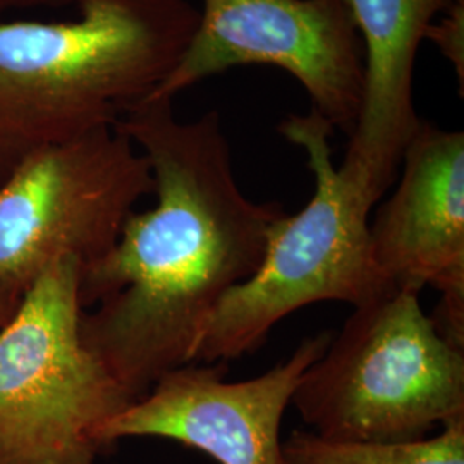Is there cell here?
I'll use <instances>...</instances> for the list:
<instances>
[{
  "label": "cell",
  "mask_w": 464,
  "mask_h": 464,
  "mask_svg": "<svg viewBox=\"0 0 464 464\" xmlns=\"http://www.w3.org/2000/svg\"><path fill=\"white\" fill-rule=\"evenodd\" d=\"M114 128L147 157L157 203L128 217L116 245L82 266L80 334L138 401L189 363L199 329L256 276L285 212L243 193L217 111L179 121L174 100H147Z\"/></svg>",
  "instance_id": "cell-1"
},
{
  "label": "cell",
  "mask_w": 464,
  "mask_h": 464,
  "mask_svg": "<svg viewBox=\"0 0 464 464\" xmlns=\"http://www.w3.org/2000/svg\"><path fill=\"white\" fill-rule=\"evenodd\" d=\"M71 21H0V184L40 150L114 128L178 64L189 0H76Z\"/></svg>",
  "instance_id": "cell-2"
},
{
  "label": "cell",
  "mask_w": 464,
  "mask_h": 464,
  "mask_svg": "<svg viewBox=\"0 0 464 464\" xmlns=\"http://www.w3.org/2000/svg\"><path fill=\"white\" fill-rule=\"evenodd\" d=\"M279 133L304 151L314 197L276 222L260 270L207 318L189 363H229L253 353L285 316L318 301L356 308L389 295L370 253V214L389 188L344 159L334 164V128L314 109L285 117Z\"/></svg>",
  "instance_id": "cell-3"
},
{
  "label": "cell",
  "mask_w": 464,
  "mask_h": 464,
  "mask_svg": "<svg viewBox=\"0 0 464 464\" xmlns=\"http://www.w3.org/2000/svg\"><path fill=\"white\" fill-rule=\"evenodd\" d=\"M291 402L324 439L420 440L464 416V351L439 335L418 293H389L354 308Z\"/></svg>",
  "instance_id": "cell-4"
},
{
  "label": "cell",
  "mask_w": 464,
  "mask_h": 464,
  "mask_svg": "<svg viewBox=\"0 0 464 464\" xmlns=\"http://www.w3.org/2000/svg\"><path fill=\"white\" fill-rule=\"evenodd\" d=\"M82 266L53 260L0 329V464H93L134 402L82 341Z\"/></svg>",
  "instance_id": "cell-5"
},
{
  "label": "cell",
  "mask_w": 464,
  "mask_h": 464,
  "mask_svg": "<svg viewBox=\"0 0 464 464\" xmlns=\"http://www.w3.org/2000/svg\"><path fill=\"white\" fill-rule=\"evenodd\" d=\"M147 195L149 160L116 128L36 151L0 184V281L24 293L61 256L97 262Z\"/></svg>",
  "instance_id": "cell-6"
},
{
  "label": "cell",
  "mask_w": 464,
  "mask_h": 464,
  "mask_svg": "<svg viewBox=\"0 0 464 464\" xmlns=\"http://www.w3.org/2000/svg\"><path fill=\"white\" fill-rule=\"evenodd\" d=\"M198 24L178 64L149 100L234 67L285 71L334 130L351 136L363 103L365 52L348 0H201Z\"/></svg>",
  "instance_id": "cell-7"
},
{
  "label": "cell",
  "mask_w": 464,
  "mask_h": 464,
  "mask_svg": "<svg viewBox=\"0 0 464 464\" xmlns=\"http://www.w3.org/2000/svg\"><path fill=\"white\" fill-rule=\"evenodd\" d=\"M332 335L304 339L284 363L251 381H226L224 362L178 366L107 421L100 439L112 448L126 437H160L198 449L218 464H284L282 416Z\"/></svg>",
  "instance_id": "cell-8"
},
{
  "label": "cell",
  "mask_w": 464,
  "mask_h": 464,
  "mask_svg": "<svg viewBox=\"0 0 464 464\" xmlns=\"http://www.w3.org/2000/svg\"><path fill=\"white\" fill-rule=\"evenodd\" d=\"M401 179L373 222L370 253L387 293L431 285L439 335L464 351V133L421 121L401 159Z\"/></svg>",
  "instance_id": "cell-9"
},
{
  "label": "cell",
  "mask_w": 464,
  "mask_h": 464,
  "mask_svg": "<svg viewBox=\"0 0 464 464\" xmlns=\"http://www.w3.org/2000/svg\"><path fill=\"white\" fill-rule=\"evenodd\" d=\"M454 0H348L365 52V92L346 155L398 178L420 117L415 109L418 50L431 23Z\"/></svg>",
  "instance_id": "cell-10"
},
{
  "label": "cell",
  "mask_w": 464,
  "mask_h": 464,
  "mask_svg": "<svg viewBox=\"0 0 464 464\" xmlns=\"http://www.w3.org/2000/svg\"><path fill=\"white\" fill-rule=\"evenodd\" d=\"M284 464H464V416L435 437L406 442L331 440L296 430L282 442Z\"/></svg>",
  "instance_id": "cell-11"
},
{
  "label": "cell",
  "mask_w": 464,
  "mask_h": 464,
  "mask_svg": "<svg viewBox=\"0 0 464 464\" xmlns=\"http://www.w3.org/2000/svg\"><path fill=\"white\" fill-rule=\"evenodd\" d=\"M444 16L435 19L429 26L425 40L431 42L440 53L454 67L459 95L463 97L464 90V0H454L442 13Z\"/></svg>",
  "instance_id": "cell-12"
},
{
  "label": "cell",
  "mask_w": 464,
  "mask_h": 464,
  "mask_svg": "<svg viewBox=\"0 0 464 464\" xmlns=\"http://www.w3.org/2000/svg\"><path fill=\"white\" fill-rule=\"evenodd\" d=\"M23 295L16 287L0 281V329L14 315Z\"/></svg>",
  "instance_id": "cell-13"
},
{
  "label": "cell",
  "mask_w": 464,
  "mask_h": 464,
  "mask_svg": "<svg viewBox=\"0 0 464 464\" xmlns=\"http://www.w3.org/2000/svg\"><path fill=\"white\" fill-rule=\"evenodd\" d=\"M76 0H0V14L11 11H23L34 7H45V5H63V4H74Z\"/></svg>",
  "instance_id": "cell-14"
}]
</instances>
